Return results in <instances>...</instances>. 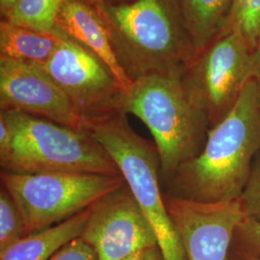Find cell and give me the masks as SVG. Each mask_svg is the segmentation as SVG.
Wrapping results in <instances>:
<instances>
[{"mask_svg":"<svg viewBox=\"0 0 260 260\" xmlns=\"http://www.w3.org/2000/svg\"><path fill=\"white\" fill-rule=\"evenodd\" d=\"M259 150L260 100L252 79L233 110L209 129L202 152L178 168L162 189L199 203L236 201Z\"/></svg>","mask_w":260,"mask_h":260,"instance_id":"obj_1","label":"cell"},{"mask_svg":"<svg viewBox=\"0 0 260 260\" xmlns=\"http://www.w3.org/2000/svg\"><path fill=\"white\" fill-rule=\"evenodd\" d=\"M93 8L132 81L182 74L198 53L178 0H134Z\"/></svg>","mask_w":260,"mask_h":260,"instance_id":"obj_2","label":"cell"},{"mask_svg":"<svg viewBox=\"0 0 260 260\" xmlns=\"http://www.w3.org/2000/svg\"><path fill=\"white\" fill-rule=\"evenodd\" d=\"M0 166L19 174L121 176L106 149L85 131L14 110H0Z\"/></svg>","mask_w":260,"mask_h":260,"instance_id":"obj_3","label":"cell"},{"mask_svg":"<svg viewBox=\"0 0 260 260\" xmlns=\"http://www.w3.org/2000/svg\"><path fill=\"white\" fill-rule=\"evenodd\" d=\"M182 74H157L133 81L124 112L143 121L153 136L160 160V183L197 157L211 128L205 113L190 98Z\"/></svg>","mask_w":260,"mask_h":260,"instance_id":"obj_4","label":"cell"},{"mask_svg":"<svg viewBox=\"0 0 260 260\" xmlns=\"http://www.w3.org/2000/svg\"><path fill=\"white\" fill-rule=\"evenodd\" d=\"M84 131L99 142L121 171L157 238L165 260H187L160 183V160L154 143L130 126L126 114L85 122Z\"/></svg>","mask_w":260,"mask_h":260,"instance_id":"obj_5","label":"cell"},{"mask_svg":"<svg viewBox=\"0 0 260 260\" xmlns=\"http://www.w3.org/2000/svg\"><path fill=\"white\" fill-rule=\"evenodd\" d=\"M0 180L18 205L27 235L64 222L126 184L122 176L63 172L1 171Z\"/></svg>","mask_w":260,"mask_h":260,"instance_id":"obj_6","label":"cell"},{"mask_svg":"<svg viewBox=\"0 0 260 260\" xmlns=\"http://www.w3.org/2000/svg\"><path fill=\"white\" fill-rule=\"evenodd\" d=\"M257 72V49L238 31L223 30L197 53L181 79L213 127L233 110L247 84L256 79Z\"/></svg>","mask_w":260,"mask_h":260,"instance_id":"obj_7","label":"cell"},{"mask_svg":"<svg viewBox=\"0 0 260 260\" xmlns=\"http://www.w3.org/2000/svg\"><path fill=\"white\" fill-rule=\"evenodd\" d=\"M61 34L59 47L42 69L64 91L84 122L125 113L127 92L110 69L75 40Z\"/></svg>","mask_w":260,"mask_h":260,"instance_id":"obj_8","label":"cell"},{"mask_svg":"<svg viewBox=\"0 0 260 260\" xmlns=\"http://www.w3.org/2000/svg\"><path fill=\"white\" fill-rule=\"evenodd\" d=\"M99 260H124L154 246L157 238L127 183L91 206L80 235Z\"/></svg>","mask_w":260,"mask_h":260,"instance_id":"obj_9","label":"cell"},{"mask_svg":"<svg viewBox=\"0 0 260 260\" xmlns=\"http://www.w3.org/2000/svg\"><path fill=\"white\" fill-rule=\"evenodd\" d=\"M163 194L187 260H230L233 234L245 218L239 200L210 204Z\"/></svg>","mask_w":260,"mask_h":260,"instance_id":"obj_10","label":"cell"},{"mask_svg":"<svg viewBox=\"0 0 260 260\" xmlns=\"http://www.w3.org/2000/svg\"><path fill=\"white\" fill-rule=\"evenodd\" d=\"M0 110L23 112L84 131L85 122L41 67L0 58Z\"/></svg>","mask_w":260,"mask_h":260,"instance_id":"obj_11","label":"cell"},{"mask_svg":"<svg viewBox=\"0 0 260 260\" xmlns=\"http://www.w3.org/2000/svg\"><path fill=\"white\" fill-rule=\"evenodd\" d=\"M56 28L101 59L123 89L129 92L133 81L120 65L96 10L80 0H67L58 15Z\"/></svg>","mask_w":260,"mask_h":260,"instance_id":"obj_12","label":"cell"},{"mask_svg":"<svg viewBox=\"0 0 260 260\" xmlns=\"http://www.w3.org/2000/svg\"><path fill=\"white\" fill-rule=\"evenodd\" d=\"M61 37L57 28L44 32L1 19L0 58L43 68L54 54Z\"/></svg>","mask_w":260,"mask_h":260,"instance_id":"obj_13","label":"cell"},{"mask_svg":"<svg viewBox=\"0 0 260 260\" xmlns=\"http://www.w3.org/2000/svg\"><path fill=\"white\" fill-rule=\"evenodd\" d=\"M91 207L44 231L28 234L0 252V260H49L66 244L80 237Z\"/></svg>","mask_w":260,"mask_h":260,"instance_id":"obj_14","label":"cell"},{"mask_svg":"<svg viewBox=\"0 0 260 260\" xmlns=\"http://www.w3.org/2000/svg\"><path fill=\"white\" fill-rule=\"evenodd\" d=\"M197 51L208 46L223 31L232 0H178Z\"/></svg>","mask_w":260,"mask_h":260,"instance_id":"obj_15","label":"cell"},{"mask_svg":"<svg viewBox=\"0 0 260 260\" xmlns=\"http://www.w3.org/2000/svg\"><path fill=\"white\" fill-rule=\"evenodd\" d=\"M67 0H19L2 19L38 31L55 30L56 20Z\"/></svg>","mask_w":260,"mask_h":260,"instance_id":"obj_16","label":"cell"},{"mask_svg":"<svg viewBox=\"0 0 260 260\" xmlns=\"http://www.w3.org/2000/svg\"><path fill=\"white\" fill-rule=\"evenodd\" d=\"M223 30L238 31L252 48L257 49L260 0H232L230 15Z\"/></svg>","mask_w":260,"mask_h":260,"instance_id":"obj_17","label":"cell"},{"mask_svg":"<svg viewBox=\"0 0 260 260\" xmlns=\"http://www.w3.org/2000/svg\"><path fill=\"white\" fill-rule=\"evenodd\" d=\"M27 235L18 205L9 192L0 190V252Z\"/></svg>","mask_w":260,"mask_h":260,"instance_id":"obj_18","label":"cell"},{"mask_svg":"<svg viewBox=\"0 0 260 260\" xmlns=\"http://www.w3.org/2000/svg\"><path fill=\"white\" fill-rule=\"evenodd\" d=\"M238 200L245 218L260 223V150L252 162L248 180Z\"/></svg>","mask_w":260,"mask_h":260,"instance_id":"obj_19","label":"cell"},{"mask_svg":"<svg viewBox=\"0 0 260 260\" xmlns=\"http://www.w3.org/2000/svg\"><path fill=\"white\" fill-rule=\"evenodd\" d=\"M232 248L260 256V223L244 218L233 234Z\"/></svg>","mask_w":260,"mask_h":260,"instance_id":"obj_20","label":"cell"},{"mask_svg":"<svg viewBox=\"0 0 260 260\" xmlns=\"http://www.w3.org/2000/svg\"><path fill=\"white\" fill-rule=\"evenodd\" d=\"M49 260H99L93 248L80 237L66 244Z\"/></svg>","mask_w":260,"mask_h":260,"instance_id":"obj_21","label":"cell"},{"mask_svg":"<svg viewBox=\"0 0 260 260\" xmlns=\"http://www.w3.org/2000/svg\"><path fill=\"white\" fill-rule=\"evenodd\" d=\"M135 260H165V258L160 248L154 246L136 253Z\"/></svg>","mask_w":260,"mask_h":260,"instance_id":"obj_22","label":"cell"},{"mask_svg":"<svg viewBox=\"0 0 260 260\" xmlns=\"http://www.w3.org/2000/svg\"><path fill=\"white\" fill-rule=\"evenodd\" d=\"M230 260H260V256L231 248Z\"/></svg>","mask_w":260,"mask_h":260,"instance_id":"obj_23","label":"cell"},{"mask_svg":"<svg viewBox=\"0 0 260 260\" xmlns=\"http://www.w3.org/2000/svg\"><path fill=\"white\" fill-rule=\"evenodd\" d=\"M19 0H0V13L1 18L6 16Z\"/></svg>","mask_w":260,"mask_h":260,"instance_id":"obj_24","label":"cell"},{"mask_svg":"<svg viewBox=\"0 0 260 260\" xmlns=\"http://www.w3.org/2000/svg\"><path fill=\"white\" fill-rule=\"evenodd\" d=\"M84 3L92 6V7H98L100 5H106V4H117L121 3V0H80Z\"/></svg>","mask_w":260,"mask_h":260,"instance_id":"obj_25","label":"cell"},{"mask_svg":"<svg viewBox=\"0 0 260 260\" xmlns=\"http://www.w3.org/2000/svg\"><path fill=\"white\" fill-rule=\"evenodd\" d=\"M257 53H258V72H257V76H256V83H257V89H258V95L260 100V35L258 39V44H257Z\"/></svg>","mask_w":260,"mask_h":260,"instance_id":"obj_26","label":"cell"},{"mask_svg":"<svg viewBox=\"0 0 260 260\" xmlns=\"http://www.w3.org/2000/svg\"><path fill=\"white\" fill-rule=\"evenodd\" d=\"M135 255H136V254H133V255H131V256H129V257H127L126 259L124 260H135Z\"/></svg>","mask_w":260,"mask_h":260,"instance_id":"obj_27","label":"cell"}]
</instances>
